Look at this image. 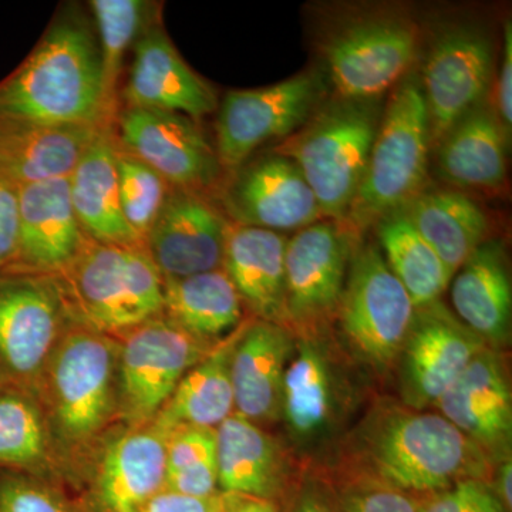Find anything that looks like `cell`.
Instances as JSON below:
<instances>
[{"label": "cell", "instance_id": "6da1fadb", "mask_svg": "<svg viewBox=\"0 0 512 512\" xmlns=\"http://www.w3.org/2000/svg\"><path fill=\"white\" fill-rule=\"evenodd\" d=\"M335 466L355 484L434 494L458 481H490L495 464L439 412L380 399L336 446Z\"/></svg>", "mask_w": 512, "mask_h": 512}, {"label": "cell", "instance_id": "7a4b0ae2", "mask_svg": "<svg viewBox=\"0 0 512 512\" xmlns=\"http://www.w3.org/2000/svg\"><path fill=\"white\" fill-rule=\"evenodd\" d=\"M99 43L86 20L57 19L19 69L0 82V119L37 126L107 127Z\"/></svg>", "mask_w": 512, "mask_h": 512}, {"label": "cell", "instance_id": "3957f363", "mask_svg": "<svg viewBox=\"0 0 512 512\" xmlns=\"http://www.w3.org/2000/svg\"><path fill=\"white\" fill-rule=\"evenodd\" d=\"M382 116L380 100L336 97L320 104L311 119L272 151L298 165L325 220L345 221L365 177Z\"/></svg>", "mask_w": 512, "mask_h": 512}, {"label": "cell", "instance_id": "277c9868", "mask_svg": "<svg viewBox=\"0 0 512 512\" xmlns=\"http://www.w3.org/2000/svg\"><path fill=\"white\" fill-rule=\"evenodd\" d=\"M429 147V111L419 80L410 77L394 87L383 109L365 177L343 227L359 238L423 192Z\"/></svg>", "mask_w": 512, "mask_h": 512}, {"label": "cell", "instance_id": "5b68a950", "mask_svg": "<svg viewBox=\"0 0 512 512\" xmlns=\"http://www.w3.org/2000/svg\"><path fill=\"white\" fill-rule=\"evenodd\" d=\"M414 312L379 245L357 242L335 318L349 355L379 377L396 369Z\"/></svg>", "mask_w": 512, "mask_h": 512}, {"label": "cell", "instance_id": "8992f818", "mask_svg": "<svg viewBox=\"0 0 512 512\" xmlns=\"http://www.w3.org/2000/svg\"><path fill=\"white\" fill-rule=\"evenodd\" d=\"M119 348L106 333L89 326L67 330L57 343L40 387L64 443H86L110 420L117 400Z\"/></svg>", "mask_w": 512, "mask_h": 512}, {"label": "cell", "instance_id": "52a82bcc", "mask_svg": "<svg viewBox=\"0 0 512 512\" xmlns=\"http://www.w3.org/2000/svg\"><path fill=\"white\" fill-rule=\"evenodd\" d=\"M66 271L89 328L126 333L164 312V279L144 247L87 242Z\"/></svg>", "mask_w": 512, "mask_h": 512}, {"label": "cell", "instance_id": "ba28073f", "mask_svg": "<svg viewBox=\"0 0 512 512\" xmlns=\"http://www.w3.org/2000/svg\"><path fill=\"white\" fill-rule=\"evenodd\" d=\"M215 345L161 315L127 330L119 348L117 400L128 423L134 429L150 424L183 377Z\"/></svg>", "mask_w": 512, "mask_h": 512}, {"label": "cell", "instance_id": "9c48e42d", "mask_svg": "<svg viewBox=\"0 0 512 512\" xmlns=\"http://www.w3.org/2000/svg\"><path fill=\"white\" fill-rule=\"evenodd\" d=\"M353 400L348 363L326 333L296 338L281 404V419L293 447L312 454L325 446L345 423Z\"/></svg>", "mask_w": 512, "mask_h": 512}, {"label": "cell", "instance_id": "30bf717a", "mask_svg": "<svg viewBox=\"0 0 512 512\" xmlns=\"http://www.w3.org/2000/svg\"><path fill=\"white\" fill-rule=\"evenodd\" d=\"M420 30L404 16L356 20L326 37V67L338 99L380 100L409 74Z\"/></svg>", "mask_w": 512, "mask_h": 512}, {"label": "cell", "instance_id": "8fae6325", "mask_svg": "<svg viewBox=\"0 0 512 512\" xmlns=\"http://www.w3.org/2000/svg\"><path fill=\"white\" fill-rule=\"evenodd\" d=\"M357 242L329 220L299 229L286 242V319L295 338L322 335L335 322Z\"/></svg>", "mask_w": 512, "mask_h": 512}, {"label": "cell", "instance_id": "7c38bea8", "mask_svg": "<svg viewBox=\"0 0 512 512\" xmlns=\"http://www.w3.org/2000/svg\"><path fill=\"white\" fill-rule=\"evenodd\" d=\"M67 298L49 275L0 274V379L33 393L62 339Z\"/></svg>", "mask_w": 512, "mask_h": 512}, {"label": "cell", "instance_id": "4fadbf2b", "mask_svg": "<svg viewBox=\"0 0 512 512\" xmlns=\"http://www.w3.org/2000/svg\"><path fill=\"white\" fill-rule=\"evenodd\" d=\"M322 96V79L316 73L227 93L217 119L215 151L221 167L238 170L259 147L292 136L311 119Z\"/></svg>", "mask_w": 512, "mask_h": 512}, {"label": "cell", "instance_id": "5bb4252c", "mask_svg": "<svg viewBox=\"0 0 512 512\" xmlns=\"http://www.w3.org/2000/svg\"><path fill=\"white\" fill-rule=\"evenodd\" d=\"M493 52V43L476 26H450L434 37L420 82L429 111L430 143L439 146L461 117L483 103L493 77Z\"/></svg>", "mask_w": 512, "mask_h": 512}, {"label": "cell", "instance_id": "9a60e30c", "mask_svg": "<svg viewBox=\"0 0 512 512\" xmlns=\"http://www.w3.org/2000/svg\"><path fill=\"white\" fill-rule=\"evenodd\" d=\"M485 346L440 301L417 308L397 360L400 403L414 410L436 406Z\"/></svg>", "mask_w": 512, "mask_h": 512}, {"label": "cell", "instance_id": "2e32d148", "mask_svg": "<svg viewBox=\"0 0 512 512\" xmlns=\"http://www.w3.org/2000/svg\"><path fill=\"white\" fill-rule=\"evenodd\" d=\"M126 153L177 190L200 192L217 183L221 164L197 123L170 111L127 107L120 116Z\"/></svg>", "mask_w": 512, "mask_h": 512}, {"label": "cell", "instance_id": "e0dca14e", "mask_svg": "<svg viewBox=\"0 0 512 512\" xmlns=\"http://www.w3.org/2000/svg\"><path fill=\"white\" fill-rule=\"evenodd\" d=\"M222 202L235 225L242 227L299 231L323 220L298 165L275 153L239 167Z\"/></svg>", "mask_w": 512, "mask_h": 512}, {"label": "cell", "instance_id": "ac0fdd59", "mask_svg": "<svg viewBox=\"0 0 512 512\" xmlns=\"http://www.w3.org/2000/svg\"><path fill=\"white\" fill-rule=\"evenodd\" d=\"M228 224L200 192L171 188L144 248L163 279H180L222 268Z\"/></svg>", "mask_w": 512, "mask_h": 512}, {"label": "cell", "instance_id": "d6986e66", "mask_svg": "<svg viewBox=\"0 0 512 512\" xmlns=\"http://www.w3.org/2000/svg\"><path fill=\"white\" fill-rule=\"evenodd\" d=\"M434 407L495 466L511 458L512 392L503 353L481 350Z\"/></svg>", "mask_w": 512, "mask_h": 512}, {"label": "cell", "instance_id": "ffe728a7", "mask_svg": "<svg viewBox=\"0 0 512 512\" xmlns=\"http://www.w3.org/2000/svg\"><path fill=\"white\" fill-rule=\"evenodd\" d=\"M19 249L6 274L66 271L87 244L70 197L69 178L19 187Z\"/></svg>", "mask_w": 512, "mask_h": 512}, {"label": "cell", "instance_id": "44dd1931", "mask_svg": "<svg viewBox=\"0 0 512 512\" xmlns=\"http://www.w3.org/2000/svg\"><path fill=\"white\" fill-rule=\"evenodd\" d=\"M295 343L291 330L264 320L239 330L231 357L235 413L258 426L281 419L285 372Z\"/></svg>", "mask_w": 512, "mask_h": 512}, {"label": "cell", "instance_id": "7402d4cb", "mask_svg": "<svg viewBox=\"0 0 512 512\" xmlns=\"http://www.w3.org/2000/svg\"><path fill=\"white\" fill-rule=\"evenodd\" d=\"M124 99L134 109L170 111L200 120L217 107L214 90L178 55L160 29H148L134 46Z\"/></svg>", "mask_w": 512, "mask_h": 512}, {"label": "cell", "instance_id": "603a6c76", "mask_svg": "<svg viewBox=\"0 0 512 512\" xmlns=\"http://www.w3.org/2000/svg\"><path fill=\"white\" fill-rule=\"evenodd\" d=\"M456 316L487 348L507 349L512 329V284L503 241L485 239L453 276Z\"/></svg>", "mask_w": 512, "mask_h": 512}, {"label": "cell", "instance_id": "cb8c5ba5", "mask_svg": "<svg viewBox=\"0 0 512 512\" xmlns=\"http://www.w3.org/2000/svg\"><path fill=\"white\" fill-rule=\"evenodd\" d=\"M168 436L170 431L150 423L117 437L107 447L96 480L101 512H137L164 490Z\"/></svg>", "mask_w": 512, "mask_h": 512}, {"label": "cell", "instance_id": "d4e9b609", "mask_svg": "<svg viewBox=\"0 0 512 512\" xmlns=\"http://www.w3.org/2000/svg\"><path fill=\"white\" fill-rule=\"evenodd\" d=\"M286 238L268 229L231 225L222 269L237 289L242 305L256 319L288 329L286 319Z\"/></svg>", "mask_w": 512, "mask_h": 512}, {"label": "cell", "instance_id": "484cf974", "mask_svg": "<svg viewBox=\"0 0 512 512\" xmlns=\"http://www.w3.org/2000/svg\"><path fill=\"white\" fill-rule=\"evenodd\" d=\"M104 128L37 126L0 119V177L18 188L69 178Z\"/></svg>", "mask_w": 512, "mask_h": 512}, {"label": "cell", "instance_id": "4316f807", "mask_svg": "<svg viewBox=\"0 0 512 512\" xmlns=\"http://www.w3.org/2000/svg\"><path fill=\"white\" fill-rule=\"evenodd\" d=\"M117 150L109 130L94 138L70 175V197L84 234L100 244L144 247L121 210Z\"/></svg>", "mask_w": 512, "mask_h": 512}, {"label": "cell", "instance_id": "83f0119b", "mask_svg": "<svg viewBox=\"0 0 512 512\" xmlns=\"http://www.w3.org/2000/svg\"><path fill=\"white\" fill-rule=\"evenodd\" d=\"M215 433L220 493L274 500L289 476V453L261 426L237 413Z\"/></svg>", "mask_w": 512, "mask_h": 512}, {"label": "cell", "instance_id": "f1b7e54d", "mask_svg": "<svg viewBox=\"0 0 512 512\" xmlns=\"http://www.w3.org/2000/svg\"><path fill=\"white\" fill-rule=\"evenodd\" d=\"M508 144L495 110L483 101L440 141L441 177L460 188L495 190L507 177Z\"/></svg>", "mask_w": 512, "mask_h": 512}, {"label": "cell", "instance_id": "f546056e", "mask_svg": "<svg viewBox=\"0 0 512 512\" xmlns=\"http://www.w3.org/2000/svg\"><path fill=\"white\" fill-rule=\"evenodd\" d=\"M399 211L433 248L451 279L487 237L483 208L460 191L424 190Z\"/></svg>", "mask_w": 512, "mask_h": 512}, {"label": "cell", "instance_id": "4dcf8cb0", "mask_svg": "<svg viewBox=\"0 0 512 512\" xmlns=\"http://www.w3.org/2000/svg\"><path fill=\"white\" fill-rule=\"evenodd\" d=\"M239 330L212 348L187 373L151 423L165 431L198 427L217 429L235 413L231 357Z\"/></svg>", "mask_w": 512, "mask_h": 512}, {"label": "cell", "instance_id": "1f68e13d", "mask_svg": "<svg viewBox=\"0 0 512 512\" xmlns=\"http://www.w3.org/2000/svg\"><path fill=\"white\" fill-rule=\"evenodd\" d=\"M165 318L208 343L227 339L244 318V305L224 269L164 279Z\"/></svg>", "mask_w": 512, "mask_h": 512}, {"label": "cell", "instance_id": "d6a6232c", "mask_svg": "<svg viewBox=\"0 0 512 512\" xmlns=\"http://www.w3.org/2000/svg\"><path fill=\"white\" fill-rule=\"evenodd\" d=\"M376 237L384 261L409 293L414 308L440 301L451 276L403 212L394 211L377 222Z\"/></svg>", "mask_w": 512, "mask_h": 512}, {"label": "cell", "instance_id": "836d02e7", "mask_svg": "<svg viewBox=\"0 0 512 512\" xmlns=\"http://www.w3.org/2000/svg\"><path fill=\"white\" fill-rule=\"evenodd\" d=\"M46 454L45 414L33 393L0 383V467L33 470L45 463Z\"/></svg>", "mask_w": 512, "mask_h": 512}, {"label": "cell", "instance_id": "e575fe53", "mask_svg": "<svg viewBox=\"0 0 512 512\" xmlns=\"http://www.w3.org/2000/svg\"><path fill=\"white\" fill-rule=\"evenodd\" d=\"M164 490L202 500L220 494L215 429L183 427L171 431Z\"/></svg>", "mask_w": 512, "mask_h": 512}, {"label": "cell", "instance_id": "d590c367", "mask_svg": "<svg viewBox=\"0 0 512 512\" xmlns=\"http://www.w3.org/2000/svg\"><path fill=\"white\" fill-rule=\"evenodd\" d=\"M97 30L101 70L107 100L114 107L116 86L128 47L147 32L153 5L140 0H94L90 2Z\"/></svg>", "mask_w": 512, "mask_h": 512}, {"label": "cell", "instance_id": "8d00e7d4", "mask_svg": "<svg viewBox=\"0 0 512 512\" xmlns=\"http://www.w3.org/2000/svg\"><path fill=\"white\" fill-rule=\"evenodd\" d=\"M121 210L130 228L144 244L167 200L170 185L136 157L119 151L117 156Z\"/></svg>", "mask_w": 512, "mask_h": 512}, {"label": "cell", "instance_id": "74e56055", "mask_svg": "<svg viewBox=\"0 0 512 512\" xmlns=\"http://www.w3.org/2000/svg\"><path fill=\"white\" fill-rule=\"evenodd\" d=\"M0 512H74L55 490L20 471L0 474Z\"/></svg>", "mask_w": 512, "mask_h": 512}, {"label": "cell", "instance_id": "f35d334b", "mask_svg": "<svg viewBox=\"0 0 512 512\" xmlns=\"http://www.w3.org/2000/svg\"><path fill=\"white\" fill-rule=\"evenodd\" d=\"M419 512H508L490 481H458L446 490L430 494Z\"/></svg>", "mask_w": 512, "mask_h": 512}, {"label": "cell", "instance_id": "ab89813d", "mask_svg": "<svg viewBox=\"0 0 512 512\" xmlns=\"http://www.w3.org/2000/svg\"><path fill=\"white\" fill-rule=\"evenodd\" d=\"M340 512H419L410 495L379 485L355 484Z\"/></svg>", "mask_w": 512, "mask_h": 512}, {"label": "cell", "instance_id": "60d3db41", "mask_svg": "<svg viewBox=\"0 0 512 512\" xmlns=\"http://www.w3.org/2000/svg\"><path fill=\"white\" fill-rule=\"evenodd\" d=\"M19 227V188L0 177V274L15 265Z\"/></svg>", "mask_w": 512, "mask_h": 512}, {"label": "cell", "instance_id": "b9f144b4", "mask_svg": "<svg viewBox=\"0 0 512 512\" xmlns=\"http://www.w3.org/2000/svg\"><path fill=\"white\" fill-rule=\"evenodd\" d=\"M497 119L503 127L508 143L512 131V25L511 20L504 23L503 60L497 86Z\"/></svg>", "mask_w": 512, "mask_h": 512}, {"label": "cell", "instance_id": "7bdbcfd3", "mask_svg": "<svg viewBox=\"0 0 512 512\" xmlns=\"http://www.w3.org/2000/svg\"><path fill=\"white\" fill-rule=\"evenodd\" d=\"M218 495L202 500L163 490L137 512H217Z\"/></svg>", "mask_w": 512, "mask_h": 512}, {"label": "cell", "instance_id": "ee69618b", "mask_svg": "<svg viewBox=\"0 0 512 512\" xmlns=\"http://www.w3.org/2000/svg\"><path fill=\"white\" fill-rule=\"evenodd\" d=\"M217 512H278V505L274 500L254 495L220 493Z\"/></svg>", "mask_w": 512, "mask_h": 512}, {"label": "cell", "instance_id": "f6af8a7d", "mask_svg": "<svg viewBox=\"0 0 512 512\" xmlns=\"http://www.w3.org/2000/svg\"><path fill=\"white\" fill-rule=\"evenodd\" d=\"M495 481L493 484L495 493L500 497L501 503L511 512L512 507V460L501 461L497 464V470H494Z\"/></svg>", "mask_w": 512, "mask_h": 512}, {"label": "cell", "instance_id": "bcb514c9", "mask_svg": "<svg viewBox=\"0 0 512 512\" xmlns=\"http://www.w3.org/2000/svg\"><path fill=\"white\" fill-rule=\"evenodd\" d=\"M292 512H332L330 511L328 503L315 490L306 491L305 494L299 498L298 503L293 507Z\"/></svg>", "mask_w": 512, "mask_h": 512}, {"label": "cell", "instance_id": "7dc6e473", "mask_svg": "<svg viewBox=\"0 0 512 512\" xmlns=\"http://www.w3.org/2000/svg\"><path fill=\"white\" fill-rule=\"evenodd\" d=\"M0 383H2V379H0Z\"/></svg>", "mask_w": 512, "mask_h": 512}]
</instances>
